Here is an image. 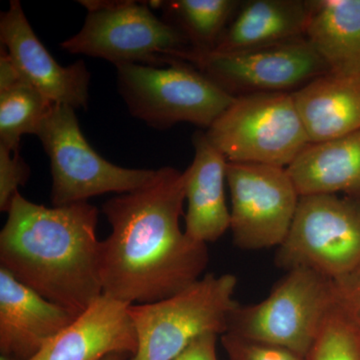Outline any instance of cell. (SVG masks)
I'll use <instances>...</instances> for the list:
<instances>
[{"instance_id": "obj_1", "label": "cell", "mask_w": 360, "mask_h": 360, "mask_svg": "<svg viewBox=\"0 0 360 360\" xmlns=\"http://www.w3.org/2000/svg\"><path fill=\"white\" fill-rule=\"evenodd\" d=\"M184 201V172L165 167L146 186L104 203L111 233L101 243L103 295L146 304L176 295L203 276L207 246L181 231Z\"/></svg>"}, {"instance_id": "obj_2", "label": "cell", "mask_w": 360, "mask_h": 360, "mask_svg": "<svg viewBox=\"0 0 360 360\" xmlns=\"http://www.w3.org/2000/svg\"><path fill=\"white\" fill-rule=\"evenodd\" d=\"M7 213L0 267L75 317L103 295L96 206L46 207L18 193Z\"/></svg>"}, {"instance_id": "obj_3", "label": "cell", "mask_w": 360, "mask_h": 360, "mask_svg": "<svg viewBox=\"0 0 360 360\" xmlns=\"http://www.w3.org/2000/svg\"><path fill=\"white\" fill-rule=\"evenodd\" d=\"M236 285L233 274H207L160 302L129 305L139 343L130 360H174L198 336L224 335Z\"/></svg>"}, {"instance_id": "obj_4", "label": "cell", "mask_w": 360, "mask_h": 360, "mask_svg": "<svg viewBox=\"0 0 360 360\" xmlns=\"http://www.w3.org/2000/svg\"><path fill=\"white\" fill-rule=\"evenodd\" d=\"M338 303L335 281L297 267L286 271L265 300L250 305L238 303L226 333L283 347L307 359Z\"/></svg>"}, {"instance_id": "obj_5", "label": "cell", "mask_w": 360, "mask_h": 360, "mask_svg": "<svg viewBox=\"0 0 360 360\" xmlns=\"http://www.w3.org/2000/svg\"><path fill=\"white\" fill-rule=\"evenodd\" d=\"M116 75L130 113L158 129L179 122L208 129L236 98L179 59L163 66L116 65Z\"/></svg>"}, {"instance_id": "obj_6", "label": "cell", "mask_w": 360, "mask_h": 360, "mask_svg": "<svg viewBox=\"0 0 360 360\" xmlns=\"http://www.w3.org/2000/svg\"><path fill=\"white\" fill-rule=\"evenodd\" d=\"M205 134L229 162L284 168L311 143L290 92L238 96Z\"/></svg>"}, {"instance_id": "obj_7", "label": "cell", "mask_w": 360, "mask_h": 360, "mask_svg": "<svg viewBox=\"0 0 360 360\" xmlns=\"http://www.w3.org/2000/svg\"><path fill=\"white\" fill-rule=\"evenodd\" d=\"M276 262L286 271L314 270L335 283L360 267V198L300 196L295 219Z\"/></svg>"}, {"instance_id": "obj_8", "label": "cell", "mask_w": 360, "mask_h": 360, "mask_svg": "<svg viewBox=\"0 0 360 360\" xmlns=\"http://www.w3.org/2000/svg\"><path fill=\"white\" fill-rule=\"evenodd\" d=\"M78 2L89 13L79 32L60 44L68 53L105 59L115 66H163L174 52L189 49L184 34L156 18L148 2Z\"/></svg>"}, {"instance_id": "obj_9", "label": "cell", "mask_w": 360, "mask_h": 360, "mask_svg": "<svg viewBox=\"0 0 360 360\" xmlns=\"http://www.w3.org/2000/svg\"><path fill=\"white\" fill-rule=\"evenodd\" d=\"M37 136L51 160L53 206L86 202L104 193H132L155 179L156 170L118 167L99 155L70 106L53 104Z\"/></svg>"}, {"instance_id": "obj_10", "label": "cell", "mask_w": 360, "mask_h": 360, "mask_svg": "<svg viewBox=\"0 0 360 360\" xmlns=\"http://www.w3.org/2000/svg\"><path fill=\"white\" fill-rule=\"evenodd\" d=\"M168 58L193 65L236 97L269 92L291 94L330 72L305 37L227 52L187 49L174 52Z\"/></svg>"}, {"instance_id": "obj_11", "label": "cell", "mask_w": 360, "mask_h": 360, "mask_svg": "<svg viewBox=\"0 0 360 360\" xmlns=\"http://www.w3.org/2000/svg\"><path fill=\"white\" fill-rule=\"evenodd\" d=\"M226 181L234 245L246 250L283 245L300 198L288 169L229 161Z\"/></svg>"}, {"instance_id": "obj_12", "label": "cell", "mask_w": 360, "mask_h": 360, "mask_svg": "<svg viewBox=\"0 0 360 360\" xmlns=\"http://www.w3.org/2000/svg\"><path fill=\"white\" fill-rule=\"evenodd\" d=\"M0 40L26 82L54 104L77 110L89 103L90 73L84 61L61 66L33 32L20 2L0 18Z\"/></svg>"}, {"instance_id": "obj_13", "label": "cell", "mask_w": 360, "mask_h": 360, "mask_svg": "<svg viewBox=\"0 0 360 360\" xmlns=\"http://www.w3.org/2000/svg\"><path fill=\"white\" fill-rule=\"evenodd\" d=\"M75 319L0 267L1 355L16 360L32 359Z\"/></svg>"}, {"instance_id": "obj_14", "label": "cell", "mask_w": 360, "mask_h": 360, "mask_svg": "<svg viewBox=\"0 0 360 360\" xmlns=\"http://www.w3.org/2000/svg\"><path fill=\"white\" fill-rule=\"evenodd\" d=\"M129 304L103 295L30 360H101L134 355L137 335Z\"/></svg>"}, {"instance_id": "obj_15", "label": "cell", "mask_w": 360, "mask_h": 360, "mask_svg": "<svg viewBox=\"0 0 360 360\" xmlns=\"http://www.w3.org/2000/svg\"><path fill=\"white\" fill-rule=\"evenodd\" d=\"M194 158L184 172L187 201L186 236L206 245L213 243L231 227V210L225 200L227 161L208 141L205 132L193 136Z\"/></svg>"}, {"instance_id": "obj_16", "label": "cell", "mask_w": 360, "mask_h": 360, "mask_svg": "<svg viewBox=\"0 0 360 360\" xmlns=\"http://www.w3.org/2000/svg\"><path fill=\"white\" fill-rule=\"evenodd\" d=\"M291 96L311 143L360 129V75L328 72Z\"/></svg>"}, {"instance_id": "obj_17", "label": "cell", "mask_w": 360, "mask_h": 360, "mask_svg": "<svg viewBox=\"0 0 360 360\" xmlns=\"http://www.w3.org/2000/svg\"><path fill=\"white\" fill-rule=\"evenodd\" d=\"M286 169L300 196L343 193L360 198V129L309 143Z\"/></svg>"}, {"instance_id": "obj_18", "label": "cell", "mask_w": 360, "mask_h": 360, "mask_svg": "<svg viewBox=\"0 0 360 360\" xmlns=\"http://www.w3.org/2000/svg\"><path fill=\"white\" fill-rule=\"evenodd\" d=\"M309 0H250L240 4L214 51H241L305 37Z\"/></svg>"}, {"instance_id": "obj_19", "label": "cell", "mask_w": 360, "mask_h": 360, "mask_svg": "<svg viewBox=\"0 0 360 360\" xmlns=\"http://www.w3.org/2000/svg\"><path fill=\"white\" fill-rule=\"evenodd\" d=\"M305 39L338 75H360V0H309Z\"/></svg>"}, {"instance_id": "obj_20", "label": "cell", "mask_w": 360, "mask_h": 360, "mask_svg": "<svg viewBox=\"0 0 360 360\" xmlns=\"http://www.w3.org/2000/svg\"><path fill=\"white\" fill-rule=\"evenodd\" d=\"M240 2L236 0H170L161 1L163 20L186 37L189 49L214 51Z\"/></svg>"}, {"instance_id": "obj_21", "label": "cell", "mask_w": 360, "mask_h": 360, "mask_svg": "<svg viewBox=\"0 0 360 360\" xmlns=\"http://www.w3.org/2000/svg\"><path fill=\"white\" fill-rule=\"evenodd\" d=\"M53 104L28 82L0 91V146L20 149L22 135H37Z\"/></svg>"}, {"instance_id": "obj_22", "label": "cell", "mask_w": 360, "mask_h": 360, "mask_svg": "<svg viewBox=\"0 0 360 360\" xmlns=\"http://www.w3.org/2000/svg\"><path fill=\"white\" fill-rule=\"evenodd\" d=\"M305 360H360V333L336 304Z\"/></svg>"}, {"instance_id": "obj_23", "label": "cell", "mask_w": 360, "mask_h": 360, "mask_svg": "<svg viewBox=\"0 0 360 360\" xmlns=\"http://www.w3.org/2000/svg\"><path fill=\"white\" fill-rule=\"evenodd\" d=\"M220 336L229 360H305L304 357L276 345L248 340L231 333Z\"/></svg>"}, {"instance_id": "obj_24", "label": "cell", "mask_w": 360, "mask_h": 360, "mask_svg": "<svg viewBox=\"0 0 360 360\" xmlns=\"http://www.w3.org/2000/svg\"><path fill=\"white\" fill-rule=\"evenodd\" d=\"M30 170L23 160L20 149H11L0 146V210L8 212L11 203L20 193L18 188L30 179Z\"/></svg>"}, {"instance_id": "obj_25", "label": "cell", "mask_w": 360, "mask_h": 360, "mask_svg": "<svg viewBox=\"0 0 360 360\" xmlns=\"http://www.w3.org/2000/svg\"><path fill=\"white\" fill-rule=\"evenodd\" d=\"M338 286V304L360 333V267Z\"/></svg>"}, {"instance_id": "obj_26", "label": "cell", "mask_w": 360, "mask_h": 360, "mask_svg": "<svg viewBox=\"0 0 360 360\" xmlns=\"http://www.w3.org/2000/svg\"><path fill=\"white\" fill-rule=\"evenodd\" d=\"M217 333H205L196 338L174 360H219Z\"/></svg>"}, {"instance_id": "obj_27", "label": "cell", "mask_w": 360, "mask_h": 360, "mask_svg": "<svg viewBox=\"0 0 360 360\" xmlns=\"http://www.w3.org/2000/svg\"><path fill=\"white\" fill-rule=\"evenodd\" d=\"M25 78L22 77L20 71L16 68L15 63L9 56L8 52L1 45L0 52V91L13 89L22 84H25Z\"/></svg>"}, {"instance_id": "obj_28", "label": "cell", "mask_w": 360, "mask_h": 360, "mask_svg": "<svg viewBox=\"0 0 360 360\" xmlns=\"http://www.w3.org/2000/svg\"><path fill=\"white\" fill-rule=\"evenodd\" d=\"M125 356H127L125 354H113L108 355V356L104 357V359L101 360H124Z\"/></svg>"}, {"instance_id": "obj_29", "label": "cell", "mask_w": 360, "mask_h": 360, "mask_svg": "<svg viewBox=\"0 0 360 360\" xmlns=\"http://www.w3.org/2000/svg\"><path fill=\"white\" fill-rule=\"evenodd\" d=\"M0 360H16L11 359V357L6 356V355H1V357H0Z\"/></svg>"}]
</instances>
